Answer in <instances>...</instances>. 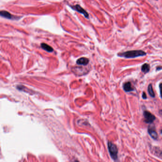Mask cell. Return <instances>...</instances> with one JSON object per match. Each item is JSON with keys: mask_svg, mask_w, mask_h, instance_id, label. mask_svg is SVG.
I'll return each instance as SVG.
<instances>
[{"mask_svg": "<svg viewBox=\"0 0 162 162\" xmlns=\"http://www.w3.org/2000/svg\"><path fill=\"white\" fill-rule=\"evenodd\" d=\"M146 53L141 50H134L125 51L123 53H120L118 54V56L124 57L125 58H134L138 57H141L146 55Z\"/></svg>", "mask_w": 162, "mask_h": 162, "instance_id": "obj_1", "label": "cell"}, {"mask_svg": "<svg viewBox=\"0 0 162 162\" xmlns=\"http://www.w3.org/2000/svg\"><path fill=\"white\" fill-rule=\"evenodd\" d=\"M108 148L111 158L113 160H116L117 159L118 153V149L116 145L111 142H108Z\"/></svg>", "mask_w": 162, "mask_h": 162, "instance_id": "obj_2", "label": "cell"}, {"mask_svg": "<svg viewBox=\"0 0 162 162\" xmlns=\"http://www.w3.org/2000/svg\"><path fill=\"white\" fill-rule=\"evenodd\" d=\"M143 114L144 118V122L147 124L152 123L155 119V116L148 111H144Z\"/></svg>", "mask_w": 162, "mask_h": 162, "instance_id": "obj_3", "label": "cell"}, {"mask_svg": "<svg viewBox=\"0 0 162 162\" xmlns=\"http://www.w3.org/2000/svg\"><path fill=\"white\" fill-rule=\"evenodd\" d=\"M148 132L152 138L156 140L158 138V134L156 132L155 129L153 126H149L148 128Z\"/></svg>", "mask_w": 162, "mask_h": 162, "instance_id": "obj_4", "label": "cell"}, {"mask_svg": "<svg viewBox=\"0 0 162 162\" xmlns=\"http://www.w3.org/2000/svg\"><path fill=\"white\" fill-rule=\"evenodd\" d=\"M72 8L74 10H76L77 11H78V12H80V13L82 14L83 15H84V16L87 18H88V13L84 10L83 9L81 6H80L78 5H76L72 7Z\"/></svg>", "mask_w": 162, "mask_h": 162, "instance_id": "obj_5", "label": "cell"}, {"mask_svg": "<svg viewBox=\"0 0 162 162\" xmlns=\"http://www.w3.org/2000/svg\"><path fill=\"white\" fill-rule=\"evenodd\" d=\"M89 62V59L86 57H81L76 61V63L80 65H86Z\"/></svg>", "mask_w": 162, "mask_h": 162, "instance_id": "obj_6", "label": "cell"}, {"mask_svg": "<svg viewBox=\"0 0 162 162\" xmlns=\"http://www.w3.org/2000/svg\"><path fill=\"white\" fill-rule=\"evenodd\" d=\"M123 88L125 92H130L131 91H133L134 90L133 88L132 87L131 84L130 82H128L126 83H125L123 85Z\"/></svg>", "mask_w": 162, "mask_h": 162, "instance_id": "obj_7", "label": "cell"}, {"mask_svg": "<svg viewBox=\"0 0 162 162\" xmlns=\"http://www.w3.org/2000/svg\"><path fill=\"white\" fill-rule=\"evenodd\" d=\"M0 14L1 16L5 18L9 19H11L12 18V15H11L10 13H9L8 11H5V10H2L0 11Z\"/></svg>", "mask_w": 162, "mask_h": 162, "instance_id": "obj_8", "label": "cell"}, {"mask_svg": "<svg viewBox=\"0 0 162 162\" xmlns=\"http://www.w3.org/2000/svg\"><path fill=\"white\" fill-rule=\"evenodd\" d=\"M41 48L45 50L46 51H47L48 52H52L53 51V48L51 47H50V46H49L48 44H47L42 43L41 44Z\"/></svg>", "mask_w": 162, "mask_h": 162, "instance_id": "obj_9", "label": "cell"}, {"mask_svg": "<svg viewBox=\"0 0 162 162\" xmlns=\"http://www.w3.org/2000/svg\"><path fill=\"white\" fill-rule=\"evenodd\" d=\"M153 153L156 155L157 156L162 158V151L157 147H154L153 148Z\"/></svg>", "mask_w": 162, "mask_h": 162, "instance_id": "obj_10", "label": "cell"}, {"mask_svg": "<svg viewBox=\"0 0 162 162\" xmlns=\"http://www.w3.org/2000/svg\"><path fill=\"white\" fill-rule=\"evenodd\" d=\"M141 70L142 72L144 73H147L150 70V66L149 64L147 63L144 64L141 67Z\"/></svg>", "mask_w": 162, "mask_h": 162, "instance_id": "obj_11", "label": "cell"}, {"mask_svg": "<svg viewBox=\"0 0 162 162\" xmlns=\"http://www.w3.org/2000/svg\"><path fill=\"white\" fill-rule=\"evenodd\" d=\"M148 92L149 95L151 96H152V97H155V94H154V91L153 90L152 84H150L148 86Z\"/></svg>", "mask_w": 162, "mask_h": 162, "instance_id": "obj_12", "label": "cell"}, {"mask_svg": "<svg viewBox=\"0 0 162 162\" xmlns=\"http://www.w3.org/2000/svg\"><path fill=\"white\" fill-rule=\"evenodd\" d=\"M159 87H160V95L161 96L162 98V83L160 84L159 85Z\"/></svg>", "mask_w": 162, "mask_h": 162, "instance_id": "obj_13", "label": "cell"}, {"mask_svg": "<svg viewBox=\"0 0 162 162\" xmlns=\"http://www.w3.org/2000/svg\"><path fill=\"white\" fill-rule=\"evenodd\" d=\"M142 97H143V99H146L147 97H146V94H145V92H143V95H142Z\"/></svg>", "mask_w": 162, "mask_h": 162, "instance_id": "obj_14", "label": "cell"}, {"mask_svg": "<svg viewBox=\"0 0 162 162\" xmlns=\"http://www.w3.org/2000/svg\"><path fill=\"white\" fill-rule=\"evenodd\" d=\"M161 133H162V130H161Z\"/></svg>", "mask_w": 162, "mask_h": 162, "instance_id": "obj_15", "label": "cell"}]
</instances>
